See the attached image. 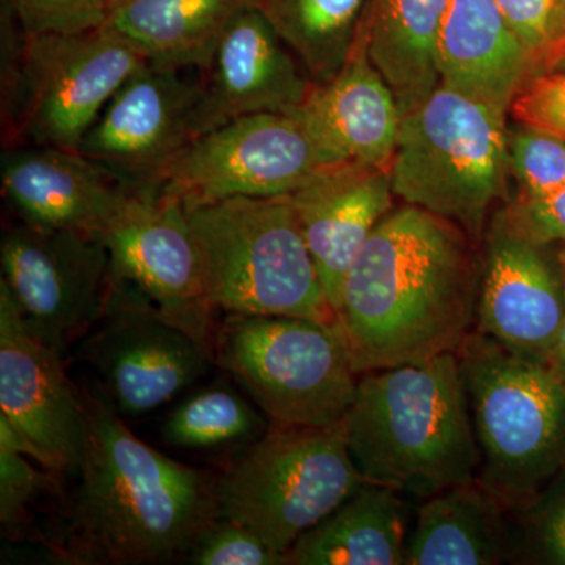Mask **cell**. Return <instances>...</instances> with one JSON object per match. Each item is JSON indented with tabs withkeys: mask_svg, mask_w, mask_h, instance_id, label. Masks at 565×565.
Returning <instances> with one entry per match:
<instances>
[{
	"mask_svg": "<svg viewBox=\"0 0 565 565\" xmlns=\"http://www.w3.org/2000/svg\"><path fill=\"white\" fill-rule=\"evenodd\" d=\"M475 321L473 269L455 223L388 212L345 274L337 311L360 375L457 352Z\"/></svg>",
	"mask_w": 565,
	"mask_h": 565,
	"instance_id": "1",
	"label": "cell"
},
{
	"mask_svg": "<svg viewBox=\"0 0 565 565\" xmlns=\"http://www.w3.org/2000/svg\"><path fill=\"white\" fill-rule=\"evenodd\" d=\"M81 484L68 531L84 564H169L221 516L218 478L170 459L122 422L102 386H85Z\"/></svg>",
	"mask_w": 565,
	"mask_h": 565,
	"instance_id": "2",
	"label": "cell"
},
{
	"mask_svg": "<svg viewBox=\"0 0 565 565\" xmlns=\"http://www.w3.org/2000/svg\"><path fill=\"white\" fill-rule=\"evenodd\" d=\"M343 430L370 484L424 501L478 481L481 449L457 352L362 374Z\"/></svg>",
	"mask_w": 565,
	"mask_h": 565,
	"instance_id": "3",
	"label": "cell"
},
{
	"mask_svg": "<svg viewBox=\"0 0 565 565\" xmlns=\"http://www.w3.org/2000/svg\"><path fill=\"white\" fill-rule=\"evenodd\" d=\"M457 355L481 449L478 481L505 509L523 508L565 468V377L481 332Z\"/></svg>",
	"mask_w": 565,
	"mask_h": 565,
	"instance_id": "4",
	"label": "cell"
},
{
	"mask_svg": "<svg viewBox=\"0 0 565 565\" xmlns=\"http://www.w3.org/2000/svg\"><path fill=\"white\" fill-rule=\"evenodd\" d=\"M184 210L214 310L337 322L291 196H237Z\"/></svg>",
	"mask_w": 565,
	"mask_h": 565,
	"instance_id": "5",
	"label": "cell"
},
{
	"mask_svg": "<svg viewBox=\"0 0 565 565\" xmlns=\"http://www.w3.org/2000/svg\"><path fill=\"white\" fill-rule=\"evenodd\" d=\"M505 114L440 82L401 118L390 166L394 195L479 234L512 172Z\"/></svg>",
	"mask_w": 565,
	"mask_h": 565,
	"instance_id": "6",
	"label": "cell"
},
{
	"mask_svg": "<svg viewBox=\"0 0 565 565\" xmlns=\"http://www.w3.org/2000/svg\"><path fill=\"white\" fill-rule=\"evenodd\" d=\"M214 360L277 426L343 423L360 379L337 322L292 316L228 313Z\"/></svg>",
	"mask_w": 565,
	"mask_h": 565,
	"instance_id": "7",
	"label": "cell"
},
{
	"mask_svg": "<svg viewBox=\"0 0 565 565\" xmlns=\"http://www.w3.org/2000/svg\"><path fill=\"white\" fill-rule=\"evenodd\" d=\"M345 441L343 423L269 430L247 446L218 478L221 516L247 526L288 553L364 484Z\"/></svg>",
	"mask_w": 565,
	"mask_h": 565,
	"instance_id": "8",
	"label": "cell"
},
{
	"mask_svg": "<svg viewBox=\"0 0 565 565\" xmlns=\"http://www.w3.org/2000/svg\"><path fill=\"white\" fill-rule=\"evenodd\" d=\"M337 159L294 111L237 118L189 141L158 189L182 206L250 196L291 195Z\"/></svg>",
	"mask_w": 565,
	"mask_h": 565,
	"instance_id": "9",
	"label": "cell"
},
{
	"mask_svg": "<svg viewBox=\"0 0 565 565\" xmlns=\"http://www.w3.org/2000/svg\"><path fill=\"white\" fill-rule=\"evenodd\" d=\"M79 359L121 416H140L189 392L215 363L214 348L173 322L131 282L110 275L103 313Z\"/></svg>",
	"mask_w": 565,
	"mask_h": 565,
	"instance_id": "10",
	"label": "cell"
},
{
	"mask_svg": "<svg viewBox=\"0 0 565 565\" xmlns=\"http://www.w3.org/2000/svg\"><path fill=\"white\" fill-rule=\"evenodd\" d=\"M24 63L28 98L20 147L77 151L115 93L150 61L106 24L66 35L25 33Z\"/></svg>",
	"mask_w": 565,
	"mask_h": 565,
	"instance_id": "11",
	"label": "cell"
},
{
	"mask_svg": "<svg viewBox=\"0 0 565 565\" xmlns=\"http://www.w3.org/2000/svg\"><path fill=\"white\" fill-rule=\"evenodd\" d=\"M2 281L32 333L62 353L103 313L110 258L102 237L18 222L3 230Z\"/></svg>",
	"mask_w": 565,
	"mask_h": 565,
	"instance_id": "12",
	"label": "cell"
},
{
	"mask_svg": "<svg viewBox=\"0 0 565 565\" xmlns=\"http://www.w3.org/2000/svg\"><path fill=\"white\" fill-rule=\"evenodd\" d=\"M110 275L131 282L167 318L214 348L202 259L180 200L159 189L128 188L99 234Z\"/></svg>",
	"mask_w": 565,
	"mask_h": 565,
	"instance_id": "13",
	"label": "cell"
},
{
	"mask_svg": "<svg viewBox=\"0 0 565 565\" xmlns=\"http://www.w3.org/2000/svg\"><path fill=\"white\" fill-rule=\"evenodd\" d=\"M0 419L22 451L51 473L79 468L84 404L62 355L41 341L0 280Z\"/></svg>",
	"mask_w": 565,
	"mask_h": 565,
	"instance_id": "14",
	"label": "cell"
},
{
	"mask_svg": "<svg viewBox=\"0 0 565 565\" xmlns=\"http://www.w3.org/2000/svg\"><path fill=\"white\" fill-rule=\"evenodd\" d=\"M184 70L141 66L104 107L77 152L126 188L158 189L169 163L192 141L200 81L182 76Z\"/></svg>",
	"mask_w": 565,
	"mask_h": 565,
	"instance_id": "15",
	"label": "cell"
},
{
	"mask_svg": "<svg viewBox=\"0 0 565 565\" xmlns=\"http://www.w3.org/2000/svg\"><path fill=\"white\" fill-rule=\"evenodd\" d=\"M285 46L255 7L230 21L200 70L192 140L247 115L291 111L307 99L315 82Z\"/></svg>",
	"mask_w": 565,
	"mask_h": 565,
	"instance_id": "16",
	"label": "cell"
},
{
	"mask_svg": "<svg viewBox=\"0 0 565 565\" xmlns=\"http://www.w3.org/2000/svg\"><path fill=\"white\" fill-rule=\"evenodd\" d=\"M476 313L478 332L519 355L550 363L565 321L564 286L505 215L490 232Z\"/></svg>",
	"mask_w": 565,
	"mask_h": 565,
	"instance_id": "17",
	"label": "cell"
},
{
	"mask_svg": "<svg viewBox=\"0 0 565 565\" xmlns=\"http://www.w3.org/2000/svg\"><path fill=\"white\" fill-rule=\"evenodd\" d=\"M393 195L390 169L353 162L322 170L289 195L334 316L345 274L392 210Z\"/></svg>",
	"mask_w": 565,
	"mask_h": 565,
	"instance_id": "18",
	"label": "cell"
},
{
	"mask_svg": "<svg viewBox=\"0 0 565 565\" xmlns=\"http://www.w3.org/2000/svg\"><path fill=\"white\" fill-rule=\"evenodd\" d=\"M0 184L3 199L21 222L96 236L128 191L81 152L43 145L3 150Z\"/></svg>",
	"mask_w": 565,
	"mask_h": 565,
	"instance_id": "19",
	"label": "cell"
},
{
	"mask_svg": "<svg viewBox=\"0 0 565 565\" xmlns=\"http://www.w3.org/2000/svg\"><path fill=\"white\" fill-rule=\"evenodd\" d=\"M341 163L392 166L399 134L396 96L367 55L362 32L351 57L332 79L313 85L291 110Z\"/></svg>",
	"mask_w": 565,
	"mask_h": 565,
	"instance_id": "20",
	"label": "cell"
},
{
	"mask_svg": "<svg viewBox=\"0 0 565 565\" xmlns=\"http://www.w3.org/2000/svg\"><path fill=\"white\" fill-rule=\"evenodd\" d=\"M534 57L494 0H449L437 41L441 82L508 111Z\"/></svg>",
	"mask_w": 565,
	"mask_h": 565,
	"instance_id": "21",
	"label": "cell"
},
{
	"mask_svg": "<svg viewBox=\"0 0 565 565\" xmlns=\"http://www.w3.org/2000/svg\"><path fill=\"white\" fill-rule=\"evenodd\" d=\"M388 487L364 482L332 514L297 539L289 565H403L408 504Z\"/></svg>",
	"mask_w": 565,
	"mask_h": 565,
	"instance_id": "22",
	"label": "cell"
},
{
	"mask_svg": "<svg viewBox=\"0 0 565 565\" xmlns=\"http://www.w3.org/2000/svg\"><path fill=\"white\" fill-rule=\"evenodd\" d=\"M504 505L479 481L455 486L419 505L408 565H494L512 556Z\"/></svg>",
	"mask_w": 565,
	"mask_h": 565,
	"instance_id": "23",
	"label": "cell"
},
{
	"mask_svg": "<svg viewBox=\"0 0 565 565\" xmlns=\"http://www.w3.org/2000/svg\"><path fill=\"white\" fill-rule=\"evenodd\" d=\"M449 0H370L362 24L367 55L399 106L401 118L440 85L437 41Z\"/></svg>",
	"mask_w": 565,
	"mask_h": 565,
	"instance_id": "24",
	"label": "cell"
},
{
	"mask_svg": "<svg viewBox=\"0 0 565 565\" xmlns=\"http://www.w3.org/2000/svg\"><path fill=\"white\" fill-rule=\"evenodd\" d=\"M255 0H111L107 24L154 65L202 70L230 21Z\"/></svg>",
	"mask_w": 565,
	"mask_h": 565,
	"instance_id": "25",
	"label": "cell"
},
{
	"mask_svg": "<svg viewBox=\"0 0 565 565\" xmlns=\"http://www.w3.org/2000/svg\"><path fill=\"white\" fill-rule=\"evenodd\" d=\"M370 0H255L282 43L321 84L351 57Z\"/></svg>",
	"mask_w": 565,
	"mask_h": 565,
	"instance_id": "26",
	"label": "cell"
},
{
	"mask_svg": "<svg viewBox=\"0 0 565 565\" xmlns=\"http://www.w3.org/2000/svg\"><path fill=\"white\" fill-rule=\"evenodd\" d=\"M270 422L226 381L191 390L163 418L167 445L189 451H218L250 446L269 430Z\"/></svg>",
	"mask_w": 565,
	"mask_h": 565,
	"instance_id": "27",
	"label": "cell"
},
{
	"mask_svg": "<svg viewBox=\"0 0 565 565\" xmlns=\"http://www.w3.org/2000/svg\"><path fill=\"white\" fill-rule=\"evenodd\" d=\"M509 148L520 196L533 199L565 188V140L522 125L512 134Z\"/></svg>",
	"mask_w": 565,
	"mask_h": 565,
	"instance_id": "28",
	"label": "cell"
},
{
	"mask_svg": "<svg viewBox=\"0 0 565 565\" xmlns=\"http://www.w3.org/2000/svg\"><path fill=\"white\" fill-rule=\"evenodd\" d=\"M185 563L192 565H289L288 553L267 545L259 535L218 516L199 535Z\"/></svg>",
	"mask_w": 565,
	"mask_h": 565,
	"instance_id": "29",
	"label": "cell"
},
{
	"mask_svg": "<svg viewBox=\"0 0 565 565\" xmlns=\"http://www.w3.org/2000/svg\"><path fill=\"white\" fill-rule=\"evenodd\" d=\"M25 32L11 13L0 3V121L2 147H20L21 121L28 98L25 81Z\"/></svg>",
	"mask_w": 565,
	"mask_h": 565,
	"instance_id": "30",
	"label": "cell"
},
{
	"mask_svg": "<svg viewBox=\"0 0 565 565\" xmlns=\"http://www.w3.org/2000/svg\"><path fill=\"white\" fill-rule=\"evenodd\" d=\"M28 457L9 424L0 419V522L9 530L24 525L29 509L47 486V476Z\"/></svg>",
	"mask_w": 565,
	"mask_h": 565,
	"instance_id": "31",
	"label": "cell"
},
{
	"mask_svg": "<svg viewBox=\"0 0 565 565\" xmlns=\"http://www.w3.org/2000/svg\"><path fill=\"white\" fill-rule=\"evenodd\" d=\"M28 35H66L103 28L110 0H2Z\"/></svg>",
	"mask_w": 565,
	"mask_h": 565,
	"instance_id": "32",
	"label": "cell"
},
{
	"mask_svg": "<svg viewBox=\"0 0 565 565\" xmlns=\"http://www.w3.org/2000/svg\"><path fill=\"white\" fill-rule=\"evenodd\" d=\"M516 121L565 140V76H530L509 107Z\"/></svg>",
	"mask_w": 565,
	"mask_h": 565,
	"instance_id": "33",
	"label": "cell"
},
{
	"mask_svg": "<svg viewBox=\"0 0 565 565\" xmlns=\"http://www.w3.org/2000/svg\"><path fill=\"white\" fill-rule=\"evenodd\" d=\"M505 221L535 247L565 243V188L533 199H523L505 212Z\"/></svg>",
	"mask_w": 565,
	"mask_h": 565,
	"instance_id": "34",
	"label": "cell"
},
{
	"mask_svg": "<svg viewBox=\"0 0 565 565\" xmlns=\"http://www.w3.org/2000/svg\"><path fill=\"white\" fill-rule=\"evenodd\" d=\"M526 519V537L534 559L565 565V482L544 494Z\"/></svg>",
	"mask_w": 565,
	"mask_h": 565,
	"instance_id": "35",
	"label": "cell"
},
{
	"mask_svg": "<svg viewBox=\"0 0 565 565\" xmlns=\"http://www.w3.org/2000/svg\"><path fill=\"white\" fill-rule=\"evenodd\" d=\"M494 3L515 35L534 55L552 44L557 0H494Z\"/></svg>",
	"mask_w": 565,
	"mask_h": 565,
	"instance_id": "36",
	"label": "cell"
},
{
	"mask_svg": "<svg viewBox=\"0 0 565 565\" xmlns=\"http://www.w3.org/2000/svg\"><path fill=\"white\" fill-rule=\"evenodd\" d=\"M542 54H545L544 74L565 76V39L557 41L553 47H545Z\"/></svg>",
	"mask_w": 565,
	"mask_h": 565,
	"instance_id": "37",
	"label": "cell"
},
{
	"mask_svg": "<svg viewBox=\"0 0 565 565\" xmlns=\"http://www.w3.org/2000/svg\"><path fill=\"white\" fill-rule=\"evenodd\" d=\"M550 363L565 377V321L561 326L559 333H557L552 355H550Z\"/></svg>",
	"mask_w": 565,
	"mask_h": 565,
	"instance_id": "38",
	"label": "cell"
},
{
	"mask_svg": "<svg viewBox=\"0 0 565 565\" xmlns=\"http://www.w3.org/2000/svg\"><path fill=\"white\" fill-rule=\"evenodd\" d=\"M559 264L561 269H563L564 278H565V247L563 248V252L559 253Z\"/></svg>",
	"mask_w": 565,
	"mask_h": 565,
	"instance_id": "39",
	"label": "cell"
},
{
	"mask_svg": "<svg viewBox=\"0 0 565 565\" xmlns=\"http://www.w3.org/2000/svg\"><path fill=\"white\" fill-rule=\"evenodd\" d=\"M557 2H559L561 6H563V9L565 10V0H557Z\"/></svg>",
	"mask_w": 565,
	"mask_h": 565,
	"instance_id": "40",
	"label": "cell"
},
{
	"mask_svg": "<svg viewBox=\"0 0 565 565\" xmlns=\"http://www.w3.org/2000/svg\"><path fill=\"white\" fill-rule=\"evenodd\" d=\"M564 299H565V282H564Z\"/></svg>",
	"mask_w": 565,
	"mask_h": 565,
	"instance_id": "41",
	"label": "cell"
},
{
	"mask_svg": "<svg viewBox=\"0 0 565 565\" xmlns=\"http://www.w3.org/2000/svg\"><path fill=\"white\" fill-rule=\"evenodd\" d=\"M110 3H111V0H110Z\"/></svg>",
	"mask_w": 565,
	"mask_h": 565,
	"instance_id": "42",
	"label": "cell"
}]
</instances>
